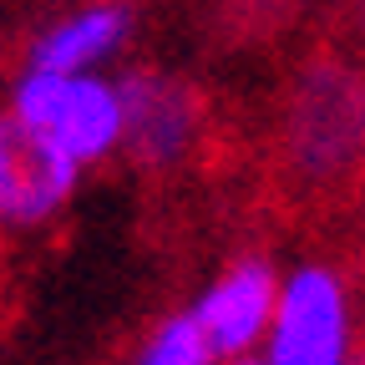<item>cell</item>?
<instances>
[{
	"label": "cell",
	"instance_id": "obj_3",
	"mask_svg": "<svg viewBox=\"0 0 365 365\" xmlns=\"http://www.w3.org/2000/svg\"><path fill=\"white\" fill-rule=\"evenodd\" d=\"M76 188V153L56 132L0 112V223H41Z\"/></svg>",
	"mask_w": 365,
	"mask_h": 365
},
{
	"label": "cell",
	"instance_id": "obj_2",
	"mask_svg": "<svg viewBox=\"0 0 365 365\" xmlns=\"http://www.w3.org/2000/svg\"><path fill=\"white\" fill-rule=\"evenodd\" d=\"M355 345V299L335 259L314 254V264L294 269L284 284L279 319H274V365H335L350 360Z\"/></svg>",
	"mask_w": 365,
	"mask_h": 365
},
{
	"label": "cell",
	"instance_id": "obj_6",
	"mask_svg": "<svg viewBox=\"0 0 365 365\" xmlns=\"http://www.w3.org/2000/svg\"><path fill=\"white\" fill-rule=\"evenodd\" d=\"M127 26H132V6H122V0H112V6H86L76 21H66L51 36L31 41V61L51 66V71H76L86 61L107 56L112 46L127 36Z\"/></svg>",
	"mask_w": 365,
	"mask_h": 365
},
{
	"label": "cell",
	"instance_id": "obj_10",
	"mask_svg": "<svg viewBox=\"0 0 365 365\" xmlns=\"http://www.w3.org/2000/svg\"><path fill=\"white\" fill-rule=\"evenodd\" d=\"M309 26H319L325 36H335L345 51L365 56V0H325V6L309 16Z\"/></svg>",
	"mask_w": 365,
	"mask_h": 365
},
{
	"label": "cell",
	"instance_id": "obj_7",
	"mask_svg": "<svg viewBox=\"0 0 365 365\" xmlns=\"http://www.w3.org/2000/svg\"><path fill=\"white\" fill-rule=\"evenodd\" d=\"M61 143L76 153V163H91L117 148V132H122V102L117 91L102 81H71L66 91V107L51 127Z\"/></svg>",
	"mask_w": 365,
	"mask_h": 365
},
{
	"label": "cell",
	"instance_id": "obj_8",
	"mask_svg": "<svg viewBox=\"0 0 365 365\" xmlns=\"http://www.w3.org/2000/svg\"><path fill=\"white\" fill-rule=\"evenodd\" d=\"M132 355L153 360V365H203V360H213V345L198 325V314H168L148 330V345Z\"/></svg>",
	"mask_w": 365,
	"mask_h": 365
},
{
	"label": "cell",
	"instance_id": "obj_1",
	"mask_svg": "<svg viewBox=\"0 0 365 365\" xmlns=\"http://www.w3.org/2000/svg\"><path fill=\"white\" fill-rule=\"evenodd\" d=\"M365 213V56L304 21L254 102V178L223 249H319Z\"/></svg>",
	"mask_w": 365,
	"mask_h": 365
},
{
	"label": "cell",
	"instance_id": "obj_9",
	"mask_svg": "<svg viewBox=\"0 0 365 365\" xmlns=\"http://www.w3.org/2000/svg\"><path fill=\"white\" fill-rule=\"evenodd\" d=\"M66 91H71V76H66V71L36 66V71L21 81V91H16V112H21L26 122H36V127L51 132L56 117H61V107H66Z\"/></svg>",
	"mask_w": 365,
	"mask_h": 365
},
{
	"label": "cell",
	"instance_id": "obj_4",
	"mask_svg": "<svg viewBox=\"0 0 365 365\" xmlns=\"http://www.w3.org/2000/svg\"><path fill=\"white\" fill-rule=\"evenodd\" d=\"M274 299H279V279H274L269 249H254V244L228 249L218 279L193 309L213 345V360H254V340L264 330Z\"/></svg>",
	"mask_w": 365,
	"mask_h": 365
},
{
	"label": "cell",
	"instance_id": "obj_5",
	"mask_svg": "<svg viewBox=\"0 0 365 365\" xmlns=\"http://www.w3.org/2000/svg\"><path fill=\"white\" fill-rule=\"evenodd\" d=\"M208 56H279L304 31L314 0H188Z\"/></svg>",
	"mask_w": 365,
	"mask_h": 365
}]
</instances>
